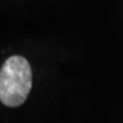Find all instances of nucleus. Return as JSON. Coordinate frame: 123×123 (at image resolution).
<instances>
[{"label":"nucleus","mask_w":123,"mask_h":123,"mask_svg":"<svg viewBox=\"0 0 123 123\" xmlns=\"http://www.w3.org/2000/svg\"><path fill=\"white\" fill-rule=\"evenodd\" d=\"M32 88V70L22 56H12L0 72V99L9 107H17L26 100Z\"/></svg>","instance_id":"obj_1"}]
</instances>
